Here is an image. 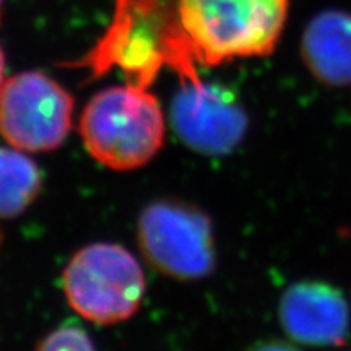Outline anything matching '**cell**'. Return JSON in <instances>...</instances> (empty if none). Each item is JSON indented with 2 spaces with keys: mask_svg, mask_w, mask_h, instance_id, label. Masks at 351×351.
<instances>
[{
  "mask_svg": "<svg viewBox=\"0 0 351 351\" xmlns=\"http://www.w3.org/2000/svg\"><path fill=\"white\" fill-rule=\"evenodd\" d=\"M195 62L179 0H116L106 33L78 65L95 77L119 67L129 83L147 88L165 65L181 80L197 78Z\"/></svg>",
  "mask_w": 351,
  "mask_h": 351,
  "instance_id": "1",
  "label": "cell"
},
{
  "mask_svg": "<svg viewBox=\"0 0 351 351\" xmlns=\"http://www.w3.org/2000/svg\"><path fill=\"white\" fill-rule=\"evenodd\" d=\"M289 0H179V16L197 64L219 65L275 51Z\"/></svg>",
  "mask_w": 351,
  "mask_h": 351,
  "instance_id": "2",
  "label": "cell"
},
{
  "mask_svg": "<svg viewBox=\"0 0 351 351\" xmlns=\"http://www.w3.org/2000/svg\"><path fill=\"white\" fill-rule=\"evenodd\" d=\"M165 114L147 88L109 86L88 101L80 117L85 148L99 165L132 171L150 163L165 142Z\"/></svg>",
  "mask_w": 351,
  "mask_h": 351,
  "instance_id": "3",
  "label": "cell"
},
{
  "mask_svg": "<svg viewBox=\"0 0 351 351\" xmlns=\"http://www.w3.org/2000/svg\"><path fill=\"white\" fill-rule=\"evenodd\" d=\"M62 287L69 304L83 319L112 326L137 313L147 282L138 261L125 247L95 243L70 258Z\"/></svg>",
  "mask_w": 351,
  "mask_h": 351,
  "instance_id": "4",
  "label": "cell"
},
{
  "mask_svg": "<svg viewBox=\"0 0 351 351\" xmlns=\"http://www.w3.org/2000/svg\"><path fill=\"white\" fill-rule=\"evenodd\" d=\"M142 254L160 274L200 280L215 269V238L210 218L194 205L158 199L142 210L137 223Z\"/></svg>",
  "mask_w": 351,
  "mask_h": 351,
  "instance_id": "5",
  "label": "cell"
},
{
  "mask_svg": "<svg viewBox=\"0 0 351 351\" xmlns=\"http://www.w3.org/2000/svg\"><path fill=\"white\" fill-rule=\"evenodd\" d=\"M73 99L43 72H21L0 86V135L25 153L59 148L72 129Z\"/></svg>",
  "mask_w": 351,
  "mask_h": 351,
  "instance_id": "6",
  "label": "cell"
},
{
  "mask_svg": "<svg viewBox=\"0 0 351 351\" xmlns=\"http://www.w3.org/2000/svg\"><path fill=\"white\" fill-rule=\"evenodd\" d=\"M169 116L179 140L205 156L230 155L247 130V114L236 96L225 88L205 85L199 77L181 80Z\"/></svg>",
  "mask_w": 351,
  "mask_h": 351,
  "instance_id": "7",
  "label": "cell"
},
{
  "mask_svg": "<svg viewBox=\"0 0 351 351\" xmlns=\"http://www.w3.org/2000/svg\"><path fill=\"white\" fill-rule=\"evenodd\" d=\"M278 319L295 343L315 348L345 345L351 330L348 300L340 288L322 280H304L285 289Z\"/></svg>",
  "mask_w": 351,
  "mask_h": 351,
  "instance_id": "8",
  "label": "cell"
},
{
  "mask_svg": "<svg viewBox=\"0 0 351 351\" xmlns=\"http://www.w3.org/2000/svg\"><path fill=\"white\" fill-rule=\"evenodd\" d=\"M302 62L320 83L351 85V15L343 10L320 12L301 39Z\"/></svg>",
  "mask_w": 351,
  "mask_h": 351,
  "instance_id": "9",
  "label": "cell"
},
{
  "mask_svg": "<svg viewBox=\"0 0 351 351\" xmlns=\"http://www.w3.org/2000/svg\"><path fill=\"white\" fill-rule=\"evenodd\" d=\"M43 176L25 152L0 147V218H15L38 199Z\"/></svg>",
  "mask_w": 351,
  "mask_h": 351,
  "instance_id": "10",
  "label": "cell"
},
{
  "mask_svg": "<svg viewBox=\"0 0 351 351\" xmlns=\"http://www.w3.org/2000/svg\"><path fill=\"white\" fill-rule=\"evenodd\" d=\"M38 351H98L90 335L77 326L62 324L44 337Z\"/></svg>",
  "mask_w": 351,
  "mask_h": 351,
  "instance_id": "11",
  "label": "cell"
},
{
  "mask_svg": "<svg viewBox=\"0 0 351 351\" xmlns=\"http://www.w3.org/2000/svg\"><path fill=\"white\" fill-rule=\"evenodd\" d=\"M245 351H302V350L298 348L295 343H289V341L269 339V340L256 341V343L249 346Z\"/></svg>",
  "mask_w": 351,
  "mask_h": 351,
  "instance_id": "12",
  "label": "cell"
},
{
  "mask_svg": "<svg viewBox=\"0 0 351 351\" xmlns=\"http://www.w3.org/2000/svg\"><path fill=\"white\" fill-rule=\"evenodd\" d=\"M5 82V56H3L2 47H0V86Z\"/></svg>",
  "mask_w": 351,
  "mask_h": 351,
  "instance_id": "13",
  "label": "cell"
},
{
  "mask_svg": "<svg viewBox=\"0 0 351 351\" xmlns=\"http://www.w3.org/2000/svg\"><path fill=\"white\" fill-rule=\"evenodd\" d=\"M2 3H3V0H0V12H2Z\"/></svg>",
  "mask_w": 351,
  "mask_h": 351,
  "instance_id": "14",
  "label": "cell"
}]
</instances>
